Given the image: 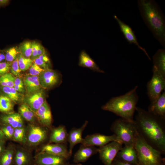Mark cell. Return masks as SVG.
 I'll return each mask as SVG.
<instances>
[{"label":"cell","instance_id":"cell-35","mask_svg":"<svg viewBox=\"0 0 165 165\" xmlns=\"http://www.w3.org/2000/svg\"><path fill=\"white\" fill-rule=\"evenodd\" d=\"M18 53L16 47H11L6 50L5 54V60L6 62L11 63L15 60L17 57Z\"/></svg>","mask_w":165,"mask_h":165},{"label":"cell","instance_id":"cell-2","mask_svg":"<svg viewBox=\"0 0 165 165\" xmlns=\"http://www.w3.org/2000/svg\"><path fill=\"white\" fill-rule=\"evenodd\" d=\"M141 15L147 26L163 47L165 46V21L156 2L152 0H139Z\"/></svg>","mask_w":165,"mask_h":165},{"label":"cell","instance_id":"cell-43","mask_svg":"<svg viewBox=\"0 0 165 165\" xmlns=\"http://www.w3.org/2000/svg\"><path fill=\"white\" fill-rule=\"evenodd\" d=\"M38 57L48 64L50 63L49 59L46 54H42Z\"/></svg>","mask_w":165,"mask_h":165},{"label":"cell","instance_id":"cell-25","mask_svg":"<svg viewBox=\"0 0 165 165\" xmlns=\"http://www.w3.org/2000/svg\"><path fill=\"white\" fill-rule=\"evenodd\" d=\"M79 65L82 67L89 68L95 72L101 73H105L84 51H82L80 54Z\"/></svg>","mask_w":165,"mask_h":165},{"label":"cell","instance_id":"cell-34","mask_svg":"<svg viewBox=\"0 0 165 165\" xmlns=\"http://www.w3.org/2000/svg\"><path fill=\"white\" fill-rule=\"evenodd\" d=\"M0 129L7 140H12L14 128L9 125L0 123Z\"/></svg>","mask_w":165,"mask_h":165},{"label":"cell","instance_id":"cell-33","mask_svg":"<svg viewBox=\"0 0 165 165\" xmlns=\"http://www.w3.org/2000/svg\"><path fill=\"white\" fill-rule=\"evenodd\" d=\"M18 61L21 71H25L29 69L33 63V61L30 58L24 57L20 53L18 57Z\"/></svg>","mask_w":165,"mask_h":165},{"label":"cell","instance_id":"cell-46","mask_svg":"<svg viewBox=\"0 0 165 165\" xmlns=\"http://www.w3.org/2000/svg\"><path fill=\"white\" fill-rule=\"evenodd\" d=\"M8 0H0V6H4L6 5L9 2Z\"/></svg>","mask_w":165,"mask_h":165},{"label":"cell","instance_id":"cell-4","mask_svg":"<svg viewBox=\"0 0 165 165\" xmlns=\"http://www.w3.org/2000/svg\"><path fill=\"white\" fill-rule=\"evenodd\" d=\"M134 147L137 152L138 165H165L162 154L149 145L139 133H136Z\"/></svg>","mask_w":165,"mask_h":165},{"label":"cell","instance_id":"cell-11","mask_svg":"<svg viewBox=\"0 0 165 165\" xmlns=\"http://www.w3.org/2000/svg\"><path fill=\"white\" fill-rule=\"evenodd\" d=\"M38 76L40 85L44 89L53 87L58 83L59 79L58 73L50 68L45 70Z\"/></svg>","mask_w":165,"mask_h":165},{"label":"cell","instance_id":"cell-20","mask_svg":"<svg viewBox=\"0 0 165 165\" xmlns=\"http://www.w3.org/2000/svg\"><path fill=\"white\" fill-rule=\"evenodd\" d=\"M68 134L65 126L63 125L51 128L48 144L66 143Z\"/></svg>","mask_w":165,"mask_h":165},{"label":"cell","instance_id":"cell-39","mask_svg":"<svg viewBox=\"0 0 165 165\" xmlns=\"http://www.w3.org/2000/svg\"><path fill=\"white\" fill-rule=\"evenodd\" d=\"M11 64V63L6 61L0 63V76L9 72Z\"/></svg>","mask_w":165,"mask_h":165},{"label":"cell","instance_id":"cell-12","mask_svg":"<svg viewBox=\"0 0 165 165\" xmlns=\"http://www.w3.org/2000/svg\"><path fill=\"white\" fill-rule=\"evenodd\" d=\"M35 114L41 125L49 129L51 128L52 115L50 107L46 100Z\"/></svg>","mask_w":165,"mask_h":165},{"label":"cell","instance_id":"cell-41","mask_svg":"<svg viewBox=\"0 0 165 165\" xmlns=\"http://www.w3.org/2000/svg\"><path fill=\"white\" fill-rule=\"evenodd\" d=\"M33 61L34 63L44 70L50 68L48 64L44 62L38 57L35 58Z\"/></svg>","mask_w":165,"mask_h":165},{"label":"cell","instance_id":"cell-15","mask_svg":"<svg viewBox=\"0 0 165 165\" xmlns=\"http://www.w3.org/2000/svg\"><path fill=\"white\" fill-rule=\"evenodd\" d=\"M88 123V121H85L80 127H74L68 134L67 141L69 144L68 150L71 156L75 146L77 144L82 143L83 139L82 138V133L87 125Z\"/></svg>","mask_w":165,"mask_h":165},{"label":"cell","instance_id":"cell-17","mask_svg":"<svg viewBox=\"0 0 165 165\" xmlns=\"http://www.w3.org/2000/svg\"><path fill=\"white\" fill-rule=\"evenodd\" d=\"M116 157L134 165H138L137 153L134 145H124Z\"/></svg>","mask_w":165,"mask_h":165},{"label":"cell","instance_id":"cell-30","mask_svg":"<svg viewBox=\"0 0 165 165\" xmlns=\"http://www.w3.org/2000/svg\"><path fill=\"white\" fill-rule=\"evenodd\" d=\"M13 140L25 144L27 141V128L25 127L14 129Z\"/></svg>","mask_w":165,"mask_h":165},{"label":"cell","instance_id":"cell-22","mask_svg":"<svg viewBox=\"0 0 165 165\" xmlns=\"http://www.w3.org/2000/svg\"><path fill=\"white\" fill-rule=\"evenodd\" d=\"M13 165H34V158L25 149L18 148H16Z\"/></svg>","mask_w":165,"mask_h":165},{"label":"cell","instance_id":"cell-32","mask_svg":"<svg viewBox=\"0 0 165 165\" xmlns=\"http://www.w3.org/2000/svg\"><path fill=\"white\" fill-rule=\"evenodd\" d=\"M19 50L23 56L30 58L32 53V42L27 41L23 43L19 47Z\"/></svg>","mask_w":165,"mask_h":165},{"label":"cell","instance_id":"cell-16","mask_svg":"<svg viewBox=\"0 0 165 165\" xmlns=\"http://www.w3.org/2000/svg\"><path fill=\"white\" fill-rule=\"evenodd\" d=\"M98 148L95 146L81 145L73 156V162L75 163L86 162L90 157L98 152Z\"/></svg>","mask_w":165,"mask_h":165},{"label":"cell","instance_id":"cell-7","mask_svg":"<svg viewBox=\"0 0 165 165\" xmlns=\"http://www.w3.org/2000/svg\"><path fill=\"white\" fill-rule=\"evenodd\" d=\"M48 135V128L41 125L30 124L27 128L26 143L30 146H36L45 141Z\"/></svg>","mask_w":165,"mask_h":165},{"label":"cell","instance_id":"cell-3","mask_svg":"<svg viewBox=\"0 0 165 165\" xmlns=\"http://www.w3.org/2000/svg\"><path fill=\"white\" fill-rule=\"evenodd\" d=\"M138 86L125 94L111 99L101 107L102 110L112 112L126 120L133 122L139 100L137 90Z\"/></svg>","mask_w":165,"mask_h":165},{"label":"cell","instance_id":"cell-21","mask_svg":"<svg viewBox=\"0 0 165 165\" xmlns=\"http://www.w3.org/2000/svg\"><path fill=\"white\" fill-rule=\"evenodd\" d=\"M0 123L9 125L16 128L25 127L24 119L18 113L0 115Z\"/></svg>","mask_w":165,"mask_h":165},{"label":"cell","instance_id":"cell-14","mask_svg":"<svg viewBox=\"0 0 165 165\" xmlns=\"http://www.w3.org/2000/svg\"><path fill=\"white\" fill-rule=\"evenodd\" d=\"M24 101L35 113L42 105L45 100V94L42 89L33 93L28 94Z\"/></svg>","mask_w":165,"mask_h":165},{"label":"cell","instance_id":"cell-18","mask_svg":"<svg viewBox=\"0 0 165 165\" xmlns=\"http://www.w3.org/2000/svg\"><path fill=\"white\" fill-rule=\"evenodd\" d=\"M114 17L118 22L121 31L123 33L125 38L130 43H134L138 46V48L143 51L148 59L151 60L150 57L148 54L145 49L141 47L137 41L136 37L131 28L127 24L122 21L116 15Z\"/></svg>","mask_w":165,"mask_h":165},{"label":"cell","instance_id":"cell-37","mask_svg":"<svg viewBox=\"0 0 165 165\" xmlns=\"http://www.w3.org/2000/svg\"><path fill=\"white\" fill-rule=\"evenodd\" d=\"M23 81L19 77H16L13 87L18 92L23 94L25 92V89Z\"/></svg>","mask_w":165,"mask_h":165},{"label":"cell","instance_id":"cell-42","mask_svg":"<svg viewBox=\"0 0 165 165\" xmlns=\"http://www.w3.org/2000/svg\"><path fill=\"white\" fill-rule=\"evenodd\" d=\"M112 165H134L132 164L119 159L116 157L113 160Z\"/></svg>","mask_w":165,"mask_h":165},{"label":"cell","instance_id":"cell-49","mask_svg":"<svg viewBox=\"0 0 165 165\" xmlns=\"http://www.w3.org/2000/svg\"><path fill=\"white\" fill-rule=\"evenodd\" d=\"M64 165H83L80 163H75V164H70L69 163H67Z\"/></svg>","mask_w":165,"mask_h":165},{"label":"cell","instance_id":"cell-47","mask_svg":"<svg viewBox=\"0 0 165 165\" xmlns=\"http://www.w3.org/2000/svg\"><path fill=\"white\" fill-rule=\"evenodd\" d=\"M5 54L2 53L0 52V63L3 62L2 61L5 60Z\"/></svg>","mask_w":165,"mask_h":165},{"label":"cell","instance_id":"cell-23","mask_svg":"<svg viewBox=\"0 0 165 165\" xmlns=\"http://www.w3.org/2000/svg\"><path fill=\"white\" fill-rule=\"evenodd\" d=\"M23 81L28 94L37 91L42 88L39 83L38 76L27 75L24 77Z\"/></svg>","mask_w":165,"mask_h":165},{"label":"cell","instance_id":"cell-6","mask_svg":"<svg viewBox=\"0 0 165 165\" xmlns=\"http://www.w3.org/2000/svg\"><path fill=\"white\" fill-rule=\"evenodd\" d=\"M152 72V78L147 85V94L151 103L158 99L165 89V76L153 66Z\"/></svg>","mask_w":165,"mask_h":165},{"label":"cell","instance_id":"cell-1","mask_svg":"<svg viewBox=\"0 0 165 165\" xmlns=\"http://www.w3.org/2000/svg\"><path fill=\"white\" fill-rule=\"evenodd\" d=\"M135 112L134 121L139 133L149 145L165 154V120L139 107Z\"/></svg>","mask_w":165,"mask_h":165},{"label":"cell","instance_id":"cell-31","mask_svg":"<svg viewBox=\"0 0 165 165\" xmlns=\"http://www.w3.org/2000/svg\"><path fill=\"white\" fill-rule=\"evenodd\" d=\"M15 77L9 72L0 76V86H3L13 87Z\"/></svg>","mask_w":165,"mask_h":165},{"label":"cell","instance_id":"cell-40","mask_svg":"<svg viewBox=\"0 0 165 165\" xmlns=\"http://www.w3.org/2000/svg\"><path fill=\"white\" fill-rule=\"evenodd\" d=\"M40 44L35 41L32 42V53L30 59L33 61L37 57L38 52Z\"/></svg>","mask_w":165,"mask_h":165},{"label":"cell","instance_id":"cell-44","mask_svg":"<svg viewBox=\"0 0 165 165\" xmlns=\"http://www.w3.org/2000/svg\"><path fill=\"white\" fill-rule=\"evenodd\" d=\"M6 141L0 140V156L6 147Z\"/></svg>","mask_w":165,"mask_h":165},{"label":"cell","instance_id":"cell-26","mask_svg":"<svg viewBox=\"0 0 165 165\" xmlns=\"http://www.w3.org/2000/svg\"><path fill=\"white\" fill-rule=\"evenodd\" d=\"M153 66L165 76V50L159 49L153 57Z\"/></svg>","mask_w":165,"mask_h":165},{"label":"cell","instance_id":"cell-19","mask_svg":"<svg viewBox=\"0 0 165 165\" xmlns=\"http://www.w3.org/2000/svg\"><path fill=\"white\" fill-rule=\"evenodd\" d=\"M148 111L153 115L165 120V91L162 92L159 98L151 102Z\"/></svg>","mask_w":165,"mask_h":165},{"label":"cell","instance_id":"cell-38","mask_svg":"<svg viewBox=\"0 0 165 165\" xmlns=\"http://www.w3.org/2000/svg\"><path fill=\"white\" fill-rule=\"evenodd\" d=\"M29 75L32 76H38L44 69L33 63L29 69Z\"/></svg>","mask_w":165,"mask_h":165},{"label":"cell","instance_id":"cell-5","mask_svg":"<svg viewBox=\"0 0 165 165\" xmlns=\"http://www.w3.org/2000/svg\"><path fill=\"white\" fill-rule=\"evenodd\" d=\"M110 130L120 144L125 145H134L137 130L134 120L131 122L121 118L117 119L112 123Z\"/></svg>","mask_w":165,"mask_h":165},{"label":"cell","instance_id":"cell-29","mask_svg":"<svg viewBox=\"0 0 165 165\" xmlns=\"http://www.w3.org/2000/svg\"><path fill=\"white\" fill-rule=\"evenodd\" d=\"M15 103L8 97L0 95V112L3 114L14 112Z\"/></svg>","mask_w":165,"mask_h":165},{"label":"cell","instance_id":"cell-24","mask_svg":"<svg viewBox=\"0 0 165 165\" xmlns=\"http://www.w3.org/2000/svg\"><path fill=\"white\" fill-rule=\"evenodd\" d=\"M0 95L8 97L15 103L20 102L24 98L23 94L17 91L13 87L0 86Z\"/></svg>","mask_w":165,"mask_h":165},{"label":"cell","instance_id":"cell-48","mask_svg":"<svg viewBox=\"0 0 165 165\" xmlns=\"http://www.w3.org/2000/svg\"><path fill=\"white\" fill-rule=\"evenodd\" d=\"M7 139L0 129V140L6 141Z\"/></svg>","mask_w":165,"mask_h":165},{"label":"cell","instance_id":"cell-45","mask_svg":"<svg viewBox=\"0 0 165 165\" xmlns=\"http://www.w3.org/2000/svg\"><path fill=\"white\" fill-rule=\"evenodd\" d=\"M43 54H46L45 50L43 46L40 44L38 50L37 57Z\"/></svg>","mask_w":165,"mask_h":165},{"label":"cell","instance_id":"cell-13","mask_svg":"<svg viewBox=\"0 0 165 165\" xmlns=\"http://www.w3.org/2000/svg\"><path fill=\"white\" fill-rule=\"evenodd\" d=\"M66 143H50L43 145L40 152L63 157L68 160L71 156L68 149Z\"/></svg>","mask_w":165,"mask_h":165},{"label":"cell","instance_id":"cell-36","mask_svg":"<svg viewBox=\"0 0 165 165\" xmlns=\"http://www.w3.org/2000/svg\"><path fill=\"white\" fill-rule=\"evenodd\" d=\"M10 71L11 73L14 76L20 78L21 75L20 72L21 71L18 64V57L11 63Z\"/></svg>","mask_w":165,"mask_h":165},{"label":"cell","instance_id":"cell-27","mask_svg":"<svg viewBox=\"0 0 165 165\" xmlns=\"http://www.w3.org/2000/svg\"><path fill=\"white\" fill-rule=\"evenodd\" d=\"M15 150L11 144L6 146L0 156V165H13Z\"/></svg>","mask_w":165,"mask_h":165},{"label":"cell","instance_id":"cell-8","mask_svg":"<svg viewBox=\"0 0 165 165\" xmlns=\"http://www.w3.org/2000/svg\"><path fill=\"white\" fill-rule=\"evenodd\" d=\"M123 147L122 144L116 141L99 147L98 153L100 159L104 164L112 165L118 152Z\"/></svg>","mask_w":165,"mask_h":165},{"label":"cell","instance_id":"cell-9","mask_svg":"<svg viewBox=\"0 0 165 165\" xmlns=\"http://www.w3.org/2000/svg\"><path fill=\"white\" fill-rule=\"evenodd\" d=\"M112 141H116L120 143L116 136L114 134L108 136L99 133H95L86 136L83 139L81 144L86 146L101 147Z\"/></svg>","mask_w":165,"mask_h":165},{"label":"cell","instance_id":"cell-10","mask_svg":"<svg viewBox=\"0 0 165 165\" xmlns=\"http://www.w3.org/2000/svg\"><path fill=\"white\" fill-rule=\"evenodd\" d=\"M67 160L63 157L41 152L34 158V165H64Z\"/></svg>","mask_w":165,"mask_h":165},{"label":"cell","instance_id":"cell-28","mask_svg":"<svg viewBox=\"0 0 165 165\" xmlns=\"http://www.w3.org/2000/svg\"><path fill=\"white\" fill-rule=\"evenodd\" d=\"M19 113L23 119L34 123L36 117L35 113L25 103L22 104L18 108Z\"/></svg>","mask_w":165,"mask_h":165}]
</instances>
